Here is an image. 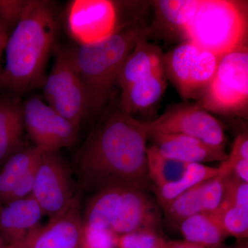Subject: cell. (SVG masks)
<instances>
[{"instance_id":"cell-9","label":"cell","mask_w":248,"mask_h":248,"mask_svg":"<svg viewBox=\"0 0 248 248\" xmlns=\"http://www.w3.org/2000/svg\"><path fill=\"white\" fill-rule=\"evenodd\" d=\"M24 127L34 146L42 151H59L78 140L79 127L59 114L37 96L22 104Z\"/></svg>"},{"instance_id":"cell-33","label":"cell","mask_w":248,"mask_h":248,"mask_svg":"<svg viewBox=\"0 0 248 248\" xmlns=\"http://www.w3.org/2000/svg\"><path fill=\"white\" fill-rule=\"evenodd\" d=\"M9 27L0 15V58H1V55L6 47L9 37Z\"/></svg>"},{"instance_id":"cell-21","label":"cell","mask_w":248,"mask_h":248,"mask_svg":"<svg viewBox=\"0 0 248 248\" xmlns=\"http://www.w3.org/2000/svg\"><path fill=\"white\" fill-rule=\"evenodd\" d=\"M126 187H107L95 192L90 199L83 217L85 228L95 231H108L121 195Z\"/></svg>"},{"instance_id":"cell-5","label":"cell","mask_w":248,"mask_h":248,"mask_svg":"<svg viewBox=\"0 0 248 248\" xmlns=\"http://www.w3.org/2000/svg\"><path fill=\"white\" fill-rule=\"evenodd\" d=\"M199 105L221 115L247 113L248 51L246 46L223 55Z\"/></svg>"},{"instance_id":"cell-37","label":"cell","mask_w":248,"mask_h":248,"mask_svg":"<svg viewBox=\"0 0 248 248\" xmlns=\"http://www.w3.org/2000/svg\"><path fill=\"white\" fill-rule=\"evenodd\" d=\"M232 248H243V246H240L239 247Z\"/></svg>"},{"instance_id":"cell-12","label":"cell","mask_w":248,"mask_h":248,"mask_svg":"<svg viewBox=\"0 0 248 248\" xmlns=\"http://www.w3.org/2000/svg\"><path fill=\"white\" fill-rule=\"evenodd\" d=\"M84 238L81 203L76 195L63 213L41 224L15 248H84Z\"/></svg>"},{"instance_id":"cell-27","label":"cell","mask_w":248,"mask_h":248,"mask_svg":"<svg viewBox=\"0 0 248 248\" xmlns=\"http://www.w3.org/2000/svg\"><path fill=\"white\" fill-rule=\"evenodd\" d=\"M174 241H169L154 231H141L117 236V248H171Z\"/></svg>"},{"instance_id":"cell-3","label":"cell","mask_w":248,"mask_h":248,"mask_svg":"<svg viewBox=\"0 0 248 248\" xmlns=\"http://www.w3.org/2000/svg\"><path fill=\"white\" fill-rule=\"evenodd\" d=\"M144 35L147 28L130 22L104 40L71 49L73 63L87 93L89 115L97 114L109 102L124 62Z\"/></svg>"},{"instance_id":"cell-16","label":"cell","mask_w":248,"mask_h":248,"mask_svg":"<svg viewBox=\"0 0 248 248\" xmlns=\"http://www.w3.org/2000/svg\"><path fill=\"white\" fill-rule=\"evenodd\" d=\"M146 37L144 35L138 39L121 68L117 84L122 91L140 80L165 73L164 54Z\"/></svg>"},{"instance_id":"cell-17","label":"cell","mask_w":248,"mask_h":248,"mask_svg":"<svg viewBox=\"0 0 248 248\" xmlns=\"http://www.w3.org/2000/svg\"><path fill=\"white\" fill-rule=\"evenodd\" d=\"M22 104L11 94H0V169L25 146Z\"/></svg>"},{"instance_id":"cell-30","label":"cell","mask_w":248,"mask_h":248,"mask_svg":"<svg viewBox=\"0 0 248 248\" xmlns=\"http://www.w3.org/2000/svg\"><path fill=\"white\" fill-rule=\"evenodd\" d=\"M117 236L110 230L95 231L84 227V248H117Z\"/></svg>"},{"instance_id":"cell-34","label":"cell","mask_w":248,"mask_h":248,"mask_svg":"<svg viewBox=\"0 0 248 248\" xmlns=\"http://www.w3.org/2000/svg\"><path fill=\"white\" fill-rule=\"evenodd\" d=\"M171 248H204L197 245L191 244L187 241H174V244Z\"/></svg>"},{"instance_id":"cell-20","label":"cell","mask_w":248,"mask_h":248,"mask_svg":"<svg viewBox=\"0 0 248 248\" xmlns=\"http://www.w3.org/2000/svg\"><path fill=\"white\" fill-rule=\"evenodd\" d=\"M42 150L33 146H24L6 160L0 169V200L3 205L8 203L13 191L27 175L31 168L38 162Z\"/></svg>"},{"instance_id":"cell-29","label":"cell","mask_w":248,"mask_h":248,"mask_svg":"<svg viewBox=\"0 0 248 248\" xmlns=\"http://www.w3.org/2000/svg\"><path fill=\"white\" fill-rule=\"evenodd\" d=\"M248 159V137L247 134H241L235 139L231 154L218 166L221 175L228 176L232 172L234 166L239 161Z\"/></svg>"},{"instance_id":"cell-4","label":"cell","mask_w":248,"mask_h":248,"mask_svg":"<svg viewBox=\"0 0 248 248\" xmlns=\"http://www.w3.org/2000/svg\"><path fill=\"white\" fill-rule=\"evenodd\" d=\"M248 19L240 2L199 0L184 29V37L221 58L245 46Z\"/></svg>"},{"instance_id":"cell-22","label":"cell","mask_w":248,"mask_h":248,"mask_svg":"<svg viewBox=\"0 0 248 248\" xmlns=\"http://www.w3.org/2000/svg\"><path fill=\"white\" fill-rule=\"evenodd\" d=\"M199 0H160L153 1L155 11L153 29L164 27L166 31L180 32L184 36V29L191 15L194 12Z\"/></svg>"},{"instance_id":"cell-1","label":"cell","mask_w":248,"mask_h":248,"mask_svg":"<svg viewBox=\"0 0 248 248\" xmlns=\"http://www.w3.org/2000/svg\"><path fill=\"white\" fill-rule=\"evenodd\" d=\"M144 122L121 108L108 109L92 129L76 159L79 186L85 192L107 187L145 188L149 179Z\"/></svg>"},{"instance_id":"cell-10","label":"cell","mask_w":248,"mask_h":248,"mask_svg":"<svg viewBox=\"0 0 248 248\" xmlns=\"http://www.w3.org/2000/svg\"><path fill=\"white\" fill-rule=\"evenodd\" d=\"M144 124L148 135H186L213 146L225 148L226 134L223 125L199 104L170 108L156 120Z\"/></svg>"},{"instance_id":"cell-2","label":"cell","mask_w":248,"mask_h":248,"mask_svg":"<svg viewBox=\"0 0 248 248\" xmlns=\"http://www.w3.org/2000/svg\"><path fill=\"white\" fill-rule=\"evenodd\" d=\"M58 30L56 10L49 1L29 0L6 42L0 88L21 95L42 84Z\"/></svg>"},{"instance_id":"cell-14","label":"cell","mask_w":248,"mask_h":248,"mask_svg":"<svg viewBox=\"0 0 248 248\" xmlns=\"http://www.w3.org/2000/svg\"><path fill=\"white\" fill-rule=\"evenodd\" d=\"M45 216L32 196L3 205L0 211V248H15L41 225Z\"/></svg>"},{"instance_id":"cell-23","label":"cell","mask_w":248,"mask_h":248,"mask_svg":"<svg viewBox=\"0 0 248 248\" xmlns=\"http://www.w3.org/2000/svg\"><path fill=\"white\" fill-rule=\"evenodd\" d=\"M218 175H221L218 168L210 167L202 164H190L184 175L177 182L156 188V196L164 208L186 191Z\"/></svg>"},{"instance_id":"cell-7","label":"cell","mask_w":248,"mask_h":248,"mask_svg":"<svg viewBox=\"0 0 248 248\" xmlns=\"http://www.w3.org/2000/svg\"><path fill=\"white\" fill-rule=\"evenodd\" d=\"M47 104L75 125L89 115V99L72 59L71 49L56 50L53 68L44 83Z\"/></svg>"},{"instance_id":"cell-18","label":"cell","mask_w":248,"mask_h":248,"mask_svg":"<svg viewBox=\"0 0 248 248\" xmlns=\"http://www.w3.org/2000/svg\"><path fill=\"white\" fill-rule=\"evenodd\" d=\"M167 87L166 73L154 75L133 83L122 90L120 107L133 116L146 112L154 107L162 97Z\"/></svg>"},{"instance_id":"cell-36","label":"cell","mask_w":248,"mask_h":248,"mask_svg":"<svg viewBox=\"0 0 248 248\" xmlns=\"http://www.w3.org/2000/svg\"><path fill=\"white\" fill-rule=\"evenodd\" d=\"M3 204L1 203V200H0V211H1V208H2Z\"/></svg>"},{"instance_id":"cell-24","label":"cell","mask_w":248,"mask_h":248,"mask_svg":"<svg viewBox=\"0 0 248 248\" xmlns=\"http://www.w3.org/2000/svg\"><path fill=\"white\" fill-rule=\"evenodd\" d=\"M146 161L148 177L156 188L177 182L190 164L164 156L153 145L147 147Z\"/></svg>"},{"instance_id":"cell-6","label":"cell","mask_w":248,"mask_h":248,"mask_svg":"<svg viewBox=\"0 0 248 248\" xmlns=\"http://www.w3.org/2000/svg\"><path fill=\"white\" fill-rule=\"evenodd\" d=\"M220 59L186 41L164 55L165 73L183 97L200 100L215 76Z\"/></svg>"},{"instance_id":"cell-19","label":"cell","mask_w":248,"mask_h":248,"mask_svg":"<svg viewBox=\"0 0 248 248\" xmlns=\"http://www.w3.org/2000/svg\"><path fill=\"white\" fill-rule=\"evenodd\" d=\"M185 241L204 248H220L228 235L217 212L197 214L180 223Z\"/></svg>"},{"instance_id":"cell-13","label":"cell","mask_w":248,"mask_h":248,"mask_svg":"<svg viewBox=\"0 0 248 248\" xmlns=\"http://www.w3.org/2000/svg\"><path fill=\"white\" fill-rule=\"evenodd\" d=\"M157 208L145 188L126 187L121 195L110 230L117 236L141 231H156Z\"/></svg>"},{"instance_id":"cell-25","label":"cell","mask_w":248,"mask_h":248,"mask_svg":"<svg viewBox=\"0 0 248 248\" xmlns=\"http://www.w3.org/2000/svg\"><path fill=\"white\" fill-rule=\"evenodd\" d=\"M203 182L178 196L164 208L168 218L180 224L188 217L207 213Z\"/></svg>"},{"instance_id":"cell-8","label":"cell","mask_w":248,"mask_h":248,"mask_svg":"<svg viewBox=\"0 0 248 248\" xmlns=\"http://www.w3.org/2000/svg\"><path fill=\"white\" fill-rule=\"evenodd\" d=\"M73 172L59 151H42L32 196L49 218L63 213L74 198Z\"/></svg>"},{"instance_id":"cell-32","label":"cell","mask_w":248,"mask_h":248,"mask_svg":"<svg viewBox=\"0 0 248 248\" xmlns=\"http://www.w3.org/2000/svg\"><path fill=\"white\" fill-rule=\"evenodd\" d=\"M232 173L239 180L248 183V159H243L239 161L234 166Z\"/></svg>"},{"instance_id":"cell-31","label":"cell","mask_w":248,"mask_h":248,"mask_svg":"<svg viewBox=\"0 0 248 248\" xmlns=\"http://www.w3.org/2000/svg\"><path fill=\"white\" fill-rule=\"evenodd\" d=\"M27 1H12L0 0V15L4 19L9 29L16 24Z\"/></svg>"},{"instance_id":"cell-11","label":"cell","mask_w":248,"mask_h":248,"mask_svg":"<svg viewBox=\"0 0 248 248\" xmlns=\"http://www.w3.org/2000/svg\"><path fill=\"white\" fill-rule=\"evenodd\" d=\"M115 4L108 0L73 1L67 11V24L80 45L107 38L117 29Z\"/></svg>"},{"instance_id":"cell-35","label":"cell","mask_w":248,"mask_h":248,"mask_svg":"<svg viewBox=\"0 0 248 248\" xmlns=\"http://www.w3.org/2000/svg\"><path fill=\"white\" fill-rule=\"evenodd\" d=\"M1 58H0V77H1V73H2L3 68L1 66Z\"/></svg>"},{"instance_id":"cell-15","label":"cell","mask_w":248,"mask_h":248,"mask_svg":"<svg viewBox=\"0 0 248 248\" xmlns=\"http://www.w3.org/2000/svg\"><path fill=\"white\" fill-rule=\"evenodd\" d=\"M148 140L164 156L188 164L223 161L228 156L223 147L213 146L186 135L149 134Z\"/></svg>"},{"instance_id":"cell-28","label":"cell","mask_w":248,"mask_h":248,"mask_svg":"<svg viewBox=\"0 0 248 248\" xmlns=\"http://www.w3.org/2000/svg\"><path fill=\"white\" fill-rule=\"evenodd\" d=\"M221 203L248 208V183L239 180L233 173L225 178V190Z\"/></svg>"},{"instance_id":"cell-26","label":"cell","mask_w":248,"mask_h":248,"mask_svg":"<svg viewBox=\"0 0 248 248\" xmlns=\"http://www.w3.org/2000/svg\"><path fill=\"white\" fill-rule=\"evenodd\" d=\"M228 236L245 239L248 235V208L221 203L217 210Z\"/></svg>"}]
</instances>
